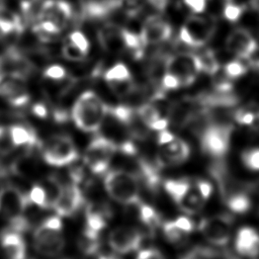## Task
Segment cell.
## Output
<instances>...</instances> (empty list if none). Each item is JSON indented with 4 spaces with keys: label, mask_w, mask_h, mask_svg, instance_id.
I'll list each match as a JSON object with an SVG mask.
<instances>
[{
    "label": "cell",
    "mask_w": 259,
    "mask_h": 259,
    "mask_svg": "<svg viewBox=\"0 0 259 259\" xmlns=\"http://www.w3.org/2000/svg\"><path fill=\"white\" fill-rule=\"evenodd\" d=\"M108 105L93 91L83 92L75 101L71 116L77 127L86 133L97 132L107 116Z\"/></svg>",
    "instance_id": "1"
},
{
    "label": "cell",
    "mask_w": 259,
    "mask_h": 259,
    "mask_svg": "<svg viewBox=\"0 0 259 259\" xmlns=\"http://www.w3.org/2000/svg\"><path fill=\"white\" fill-rule=\"evenodd\" d=\"M104 188L115 201L132 205L139 204L140 182L136 175L124 170H111L104 177Z\"/></svg>",
    "instance_id": "2"
},
{
    "label": "cell",
    "mask_w": 259,
    "mask_h": 259,
    "mask_svg": "<svg viewBox=\"0 0 259 259\" xmlns=\"http://www.w3.org/2000/svg\"><path fill=\"white\" fill-rule=\"evenodd\" d=\"M233 127L230 123L207 120L200 134L202 151L212 158H223L229 151Z\"/></svg>",
    "instance_id": "3"
},
{
    "label": "cell",
    "mask_w": 259,
    "mask_h": 259,
    "mask_svg": "<svg viewBox=\"0 0 259 259\" xmlns=\"http://www.w3.org/2000/svg\"><path fill=\"white\" fill-rule=\"evenodd\" d=\"M164 188L178 207L187 214L197 213L205 203L195 184L187 179L166 180Z\"/></svg>",
    "instance_id": "4"
},
{
    "label": "cell",
    "mask_w": 259,
    "mask_h": 259,
    "mask_svg": "<svg viewBox=\"0 0 259 259\" xmlns=\"http://www.w3.org/2000/svg\"><path fill=\"white\" fill-rule=\"evenodd\" d=\"M118 151V145L104 136L95 137L87 146L84 154V163L96 175L107 171L111 158Z\"/></svg>",
    "instance_id": "5"
},
{
    "label": "cell",
    "mask_w": 259,
    "mask_h": 259,
    "mask_svg": "<svg viewBox=\"0 0 259 259\" xmlns=\"http://www.w3.org/2000/svg\"><path fill=\"white\" fill-rule=\"evenodd\" d=\"M201 72L198 56L192 53H179L168 57L164 62V73L172 75L180 87L191 85Z\"/></svg>",
    "instance_id": "6"
},
{
    "label": "cell",
    "mask_w": 259,
    "mask_h": 259,
    "mask_svg": "<svg viewBox=\"0 0 259 259\" xmlns=\"http://www.w3.org/2000/svg\"><path fill=\"white\" fill-rule=\"evenodd\" d=\"M41 155L45 162L54 167L70 165L79 157L75 143L66 135H58L48 140L42 147Z\"/></svg>",
    "instance_id": "7"
},
{
    "label": "cell",
    "mask_w": 259,
    "mask_h": 259,
    "mask_svg": "<svg viewBox=\"0 0 259 259\" xmlns=\"http://www.w3.org/2000/svg\"><path fill=\"white\" fill-rule=\"evenodd\" d=\"M214 22L200 16H190L186 19L179 31L180 40L189 47L204 46L214 33Z\"/></svg>",
    "instance_id": "8"
},
{
    "label": "cell",
    "mask_w": 259,
    "mask_h": 259,
    "mask_svg": "<svg viewBox=\"0 0 259 259\" xmlns=\"http://www.w3.org/2000/svg\"><path fill=\"white\" fill-rule=\"evenodd\" d=\"M233 221L229 215H213L202 219L198 230L203 238L215 246H225L232 236Z\"/></svg>",
    "instance_id": "9"
},
{
    "label": "cell",
    "mask_w": 259,
    "mask_h": 259,
    "mask_svg": "<svg viewBox=\"0 0 259 259\" xmlns=\"http://www.w3.org/2000/svg\"><path fill=\"white\" fill-rule=\"evenodd\" d=\"M30 203L28 194L16 186L5 185L0 188V215L9 222L24 215V211Z\"/></svg>",
    "instance_id": "10"
},
{
    "label": "cell",
    "mask_w": 259,
    "mask_h": 259,
    "mask_svg": "<svg viewBox=\"0 0 259 259\" xmlns=\"http://www.w3.org/2000/svg\"><path fill=\"white\" fill-rule=\"evenodd\" d=\"M0 96L15 107L27 104L29 102V92L25 78L0 72Z\"/></svg>",
    "instance_id": "11"
},
{
    "label": "cell",
    "mask_w": 259,
    "mask_h": 259,
    "mask_svg": "<svg viewBox=\"0 0 259 259\" xmlns=\"http://www.w3.org/2000/svg\"><path fill=\"white\" fill-rule=\"evenodd\" d=\"M190 156V147L182 139L174 137L170 142L161 145L157 153V166L158 168L171 167L182 164Z\"/></svg>",
    "instance_id": "12"
},
{
    "label": "cell",
    "mask_w": 259,
    "mask_h": 259,
    "mask_svg": "<svg viewBox=\"0 0 259 259\" xmlns=\"http://www.w3.org/2000/svg\"><path fill=\"white\" fill-rule=\"evenodd\" d=\"M73 14L71 5L65 0H45L35 21L45 20L53 23L60 31L68 24ZM34 21V22H35Z\"/></svg>",
    "instance_id": "13"
},
{
    "label": "cell",
    "mask_w": 259,
    "mask_h": 259,
    "mask_svg": "<svg viewBox=\"0 0 259 259\" xmlns=\"http://www.w3.org/2000/svg\"><path fill=\"white\" fill-rule=\"evenodd\" d=\"M143 236L140 231L131 227H118L113 229L108 236V244L115 252L127 254L140 248Z\"/></svg>",
    "instance_id": "14"
},
{
    "label": "cell",
    "mask_w": 259,
    "mask_h": 259,
    "mask_svg": "<svg viewBox=\"0 0 259 259\" xmlns=\"http://www.w3.org/2000/svg\"><path fill=\"white\" fill-rule=\"evenodd\" d=\"M227 50L241 59H249L257 50L258 44L254 36L245 28L232 30L226 39Z\"/></svg>",
    "instance_id": "15"
},
{
    "label": "cell",
    "mask_w": 259,
    "mask_h": 259,
    "mask_svg": "<svg viewBox=\"0 0 259 259\" xmlns=\"http://www.w3.org/2000/svg\"><path fill=\"white\" fill-rule=\"evenodd\" d=\"M84 196L78 184L70 183L64 186L61 196L56 202L54 209L59 217H72L83 205Z\"/></svg>",
    "instance_id": "16"
},
{
    "label": "cell",
    "mask_w": 259,
    "mask_h": 259,
    "mask_svg": "<svg viewBox=\"0 0 259 259\" xmlns=\"http://www.w3.org/2000/svg\"><path fill=\"white\" fill-rule=\"evenodd\" d=\"M140 35L145 46L158 45L170 38L172 27L164 19L158 16H150L145 20Z\"/></svg>",
    "instance_id": "17"
},
{
    "label": "cell",
    "mask_w": 259,
    "mask_h": 259,
    "mask_svg": "<svg viewBox=\"0 0 259 259\" xmlns=\"http://www.w3.org/2000/svg\"><path fill=\"white\" fill-rule=\"evenodd\" d=\"M236 251L245 257L259 255V233L251 227L241 228L235 238Z\"/></svg>",
    "instance_id": "18"
},
{
    "label": "cell",
    "mask_w": 259,
    "mask_h": 259,
    "mask_svg": "<svg viewBox=\"0 0 259 259\" xmlns=\"http://www.w3.org/2000/svg\"><path fill=\"white\" fill-rule=\"evenodd\" d=\"M65 244L62 233L32 235L33 249L42 256L53 257L59 255L64 250Z\"/></svg>",
    "instance_id": "19"
},
{
    "label": "cell",
    "mask_w": 259,
    "mask_h": 259,
    "mask_svg": "<svg viewBox=\"0 0 259 259\" xmlns=\"http://www.w3.org/2000/svg\"><path fill=\"white\" fill-rule=\"evenodd\" d=\"M0 245L5 259H25L26 245L20 233L5 231L0 236Z\"/></svg>",
    "instance_id": "20"
},
{
    "label": "cell",
    "mask_w": 259,
    "mask_h": 259,
    "mask_svg": "<svg viewBox=\"0 0 259 259\" xmlns=\"http://www.w3.org/2000/svg\"><path fill=\"white\" fill-rule=\"evenodd\" d=\"M100 46L109 53H119L126 49L123 38V28L115 24H106L98 31Z\"/></svg>",
    "instance_id": "21"
},
{
    "label": "cell",
    "mask_w": 259,
    "mask_h": 259,
    "mask_svg": "<svg viewBox=\"0 0 259 259\" xmlns=\"http://www.w3.org/2000/svg\"><path fill=\"white\" fill-rule=\"evenodd\" d=\"M137 113L149 130L160 132L166 130L169 124L168 118L162 116L158 107L153 103H144L139 106Z\"/></svg>",
    "instance_id": "22"
},
{
    "label": "cell",
    "mask_w": 259,
    "mask_h": 259,
    "mask_svg": "<svg viewBox=\"0 0 259 259\" xmlns=\"http://www.w3.org/2000/svg\"><path fill=\"white\" fill-rule=\"evenodd\" d=\"M86 227L100 233L107 224L110 215L109 209L99 203H90L86 208Z\"/></svg>",
    "instance_id": "23"
},
{
    "label": "cell",
    "mask_w": 259,
    "mask_h": 259,
    "mask_svg": "<svg viewBox=\"0 0 259 259\" xmlns=\"http://www.w3.org/2000/svg\"><path fill=\"white\" fill-rule=\"evenodd\" d=\"M9 128L15 147L25 146L27 148H33L40 146V142L31 127L22 124H14L9 126Z\"/></svg>",
    "instance_id": "24"
},
{
    "label": "cell",
    "mask_w": 259,
    "mask_h": 259,
    "mask_svg": "<svg viewBox=\"0 0 259 259\" xmlns=\"http://www.w3.org/2000/svg\"><path fill=\"white\" fill-rule=\"evenodd\" d=\"M139 175L142 178V181L152 191H156L160 185V175L158 166H154L146 160H139L138 162Z\"/></svg>",
    "instance_id": "25"
},
{
    "label": "cell",
    "mask_w": 259,
    "mask_h": 259,
    "mask_svg": "<svg viewBox=\"0 0 259 259\" xmlns=\"http://www.w3.org/2000/svg\"><path fill=\"white\" fill-rule=\"evenodd\" d=\"M79 246H80V249L86 255L95 254L100 247L99 233L95 232L85 226V228L82 232V236L79 241Z\"/></svg>",
    "instance_id": "26"
},
{
    "label": "cell",
    "mask_w": 259,
    "mask_h": 259,
    "mask_svg": "<svg viewBox=\"0 0 259 259\" xmlns=\"http://www.w3.org/2000/svg\"><path fill=\"white\" fill-rule=\"evenodd\" d=\"M46 195H47V204L48 209L54 208L56 202L58 201L59 197L62 194L64 186L60 183L58 178L56 176H49L42 185Z\"/></svg>",
    "instance_id": "27"
},
{
    "label": "cell",
    "mask_w": 259,
    "mask_h": 259,
    "mask_svg": "<svg viewBox=\"0 0 259 259\" xmlns=\"http://www.w3.org/2000/svg\"><path fill=\"white\" fill-rule=\"evenodd\" d=\"M229 209L234 213H245L251 208L250 197L243 192H237L230 195L226 201Z\"/></svg>",
    "instance_id": "28"
},
{
    "label": "cell",
    "mask_w": 259,
    "mask_h": 259,
    "mask_svg": "<svg viewBox=\"0 0 259 259\" xmlns=\"http://www.w3.org/2000/svg\"><path fill=\"white\" fill-rule=\"evenodd\" d=\"M198 60L201 72L209 75H214L220 69V63L215 54L211 50H205L201 54H198Z\"/></svg>",
    "instance_id": "29"
},
{
    "label": "cell",
    "mask_w": 259,
    "mask_h": 259,
    "mask_svg": "<svg viewBox=\"0 0 259 259\" xmlns=\"http://www.w3.org/2000/svg\"><path fill=\"white\" fill-rule=\"evenodd\" d=\"M130 79H133L132 74L128 68L122 63L113 65L104 73V80L106 81V83L125 81Z\"/></svg>",
    "instance_id": "30"
},
{
    "label": "cell",
    "mask_w": 259,
    "mask_h": 259,
    "mask_svg": "<svg viewBox=\"0 0 259 259\" xmlns=\"http://www.w3.org/2000/svg\"><path fill=\"white\" fill-rule=\"evenodd\" d=\"M139 213L141 222L150 229H155L160 225V215L153 206L149 204H142L140 206Z\"/></svg>",
    "instance_id": "31"
},
{
    "label": "cell",
    "mask_w": 259,
    "mask_h": 259,
    "mask_svg": "<svg viewBox=\"0 0 259 259\" xmlns=\"http://www.w3.org/2000/svg\"><path fill=\"white\" fill-rule=\"evenodd\" d=\"M163 233L165 238L172 244H181L184 242L186 238V233H184L182 230H180L174 222H166L162 226Z\"/></svg>",
    "instance_id": "32"
},
{
    "label": "cell",
    "mask_w": 259,
    "mask_h": 259,
    "mask_svg": "<svg viewBox=\"0 0 259 259\" xmlns=\"http://www.w3.org/2000/svg\"><path fill=\"white\" fill-rule=\"evenodd\" d=\"M241 161L246 169L259 172V147L244 150L241 154Z\"/></svg>",
    "instance_id": "33"
},
{
    "label": "cell",
    "mask_w": 259,
    "mask_h": 259,
    "mask_svg": "<svg viewBox=\"0 0 259 259\" xmlns=\"http://www.w3.org/2000/svg\"><path fill=\"white\" fill-rule=\"evenodd\" d=\"M258 118L259 115L256 113V111L248 107L239 108L234 112V119L241 125H253Z\"/></svg>",
    "instance_id": "34"
},
{
    "label": "cell",
    "mask_w": 259,
    "mask_h": 259,
    "mask_svg": "<svg viewBox=\"0 0 259 259\" xmlns=\"http://www.w3.org/2000/svg\"><path fill=\"white\" fill-rule=\"evenodd\" d=\"M15 145L13 143L9 126L0 125V155H8L13 151Z\"/></svg>",
    "instance_id": "35"
},
{
    "label": "cell",
    "mask_w": 259,
    "mask_h": 259,
    "mask_svg": "<svg viewBox=\"0 0 259 259\" xmlns=\"http://www.w3.org/2000/svg\"><path fill=\"white\" fill-rule=\"evenodd\" d=\"M225 76L229 79H238L245 75L248 67L240 61H230L225 66Z\"/></svg>",
    "instance_id": "36"
},
{
    "label": "cell",
    "mask_w": 259,
    "mask_h": 259,
    "mask_svg": "<svg viewBox=\"0 0 259 259\" xmlns=\"http://www.w3.org/2000/svg\"><path fill=\"white\" fill-rule=\"evenodd\" d=\"M244 11V5L235 3L233 1H228L224 8V17L230 22H237L242 17Z\"/></svg>",
    "instance_id": "37"
},
{
    "label": "cell",
    "mask_w": 259,
    "mask_h": 259,
    "mask_svg": "<svg viewBox=\"0 0 259 259\" xmlns=\"http://www.w3.org/2000/svg\"><path fill=\"white\" fill-rule=\"evenodd\" d=\"M62 55L69 61L80 62L85 59L87 54L82 52L78 47L68 40V42H66L62 48Z\"/></svg>",
    "instance_id": "38"
},
{
    "label": "cell",
    "mask_w": 259,
    "mask_h": 259,
    "mask_svg": "<svg viewBox=\"0 0 259 259\" xmlns=\"http://www.w3.org/2000/svg\"><path fill=\"white\" fill-rule=\"evenodd\" d=\"M28 197L31 203L36 204L40 208L48 209L47 195L42 185H33L29 191Z\"/></svg>",
    "instance_id": "39"
},
{
    "label": "cell",
    "mask_w": 259,
    "mask_h": 259,
    "mask_svg": "<svg viewBox=\"0 0 259 259\" xmlns=\"http://www.w3.org/2000/svg\"><path fill=\"white\" fill-rule=\"evenodd\" d=\"M44 77L51 81H63L67 79L68 72L61 65H51L45 69Z\"/></svg>",
    "instance_id": "40"
},
{
    "label": "cell",
    "mask_w": 259,
    "mask_h": 259,
    "mask_svg": "<svg viewBox=\"0 0 259 259\" xmlns=\"http://www.w3.org/2000/svg\"><path fill=\"white\" fill-rule=\"evenodd\" d=\"M68 40L71 41L72 44H74L76 47H78L85 54H87L90 49L89 40L81 31H78V30L72 31L70 33V35L68 36Z\"/></svg>",
    "instance_id": "41"
},
{
    "label": "cell",
    "mask_w": 259,
    "mask_h": 259,
    "mask_svg": "<svg viewBox=\"0 0 259 259\" xmlns=\"http://www.w3.org/2000/svg\"><path fill=\"white\" fill-rule=\"evenodd\" d=\"M195 186L200 194V196L203 198V200H207L210 195L212 194V185L211 183H209L208 181L206 180H198L196 183H195Z\"/></svg>",
    "instance_id": "42"
},
{
    "label": "cell",
    "mask_w": 259,
    "mask_h": 259,
    "mask_svg": "<svg viewBox=\"0 0 259 259\" xmlns=\"http://www.w3.org/2000/svg\"><path fill=\"white\" fill-rule=\"evenodd\" d=\"M208 0H183L184 4L191 10V12L198 14L205 10Z\"/></svg>",
    "instance_id": "43"
},
{
    "label": "cell",
    "mask_w": 259,
    "mask_h": 259,
    "mask_svg": "<svg viewBox=\"0 0 259 259\" xmlns=\"http://www.w3.org/2000/svg\"><path fill=\"white\" fill-rule=\"evenodd\" d=\"M174 224L180 229L182 230L184 233L186 234H189L193 231L194 229V224L193 222L188 218V217H184V215H181V217H178L175 221H173Z\"/></svg>",
    "instance_id": "44"
},
{
    "label": "cell",
    "mask_w": 259,
    "mask_h": 259,
    "mask_svg": "<svg viewBox=\"0 0 259 259\" xmlns=\"http://www.w3.org/2000/svg\"><path fill=\"white\" fill-rule=\"evenodd\" d=\"M137 259H165V257L159 250L149 248L141 250L137 255Z\"/></svg>",
    "instance_id": "45"
},
{
    "label": "cell",
    "mask_w": 259,
    "mask_h": 259,
    "mask_svg": "<svg viewBox=\"0 0 259 259\" xmlns=\"http://www.w3.org/2000/svg\"><path fill=\"white\" fill-rule=\"evenodd\" d=\"M70 177L75 184H79L84 179V170L82 167H73L70 170Z\"/></svg>",
    "instance_id": "46"
},
{
    "label": "cell",
    "mask_w": 259,
    "mask_h": 259,
    "mask_svg": "<svg viewBox=\"0 0 259 259\" xmlns=\"http://www.w3.org/2000/svg\"><path fill=\"white\" fill-rule=\"evenodd\" d=\"M118 150L125 154V155H130V156H134L137 154V148L136 146L132 143V142H122L121 144L118 145Z\"/></svg>",
    "instance_id": "47"
},
{
    "label": "cell",
    "mask_w": 259,
    "mask_h": 259,
    "mask_svg": "<svg viewBox=\"0 0 259 259\" xmlns=\"http://www.w3.org/2000/svg\"><path fill=\"white\" fill-rule=\"evenodd\" d=\"M32 113L40 118H46L48 115V109L44 103H34L31 107Z\"/></svg>",
    "instance_id": "48"
},
{
    "label": "cell",
    "mask_w": 259,
    "mask_h": 259,
    "mask_svg": "<svg viewBox=\"0 0 259 259\" xmlns=\"http://www.w3.org/2000/svg\"><path fill=\"white\" fill-rule=\"evenodd\" d=\"M174 137H175V136H174L172 133L168 132L167 130L160 131L159 136H158V144H159V146L164 145V144L170 142L171 140L174 139Z\"/></svg>",
    "instance_id": "49"
},
{
    "label": "cell",
    "mask_w": 259,
    "mask_h": 259,
    "mask_svg": "<svg viewBox=\"0 0 259 259\" xmlns=\"http://www.w3.org/2000/svg\"><path fill=\"white\" fill-rule=\"evenodd\" d=\"M249 70L254 81L259 83V60H253L249 64Z\"/></svg>",
    "instance_id": "50"
},
{
    "label": "cell",
    "mask_w": 259,
    "mask_h": 259,
    "mask_svg": "<svg viewBox=\"0 0 259 259\" xmlns=\"http://www.w3.org/2000/svg\"><path fill=\"white\" fill-rule=\"evenodd\" d=\"M148 2L158 11H164L168 5V0H148Z\"/></svg>",
    "instance_id": "51"
},
{
    "label": "cell",
    "mask_w": 259,
    "mask_h": 259,
    "mask_svg": "<svg viewBox=\"0 0 259 259\" xmlns=\"http://www.w3.org/2000/svg\"><path fill=\"white\" fill-rule=\"evenodd\" d=\"M98 259H118L114 256H109V255H103V256H100Z\"/></svg>",
    "instance_id": "52"
},
{
    "label": "cell",
    "mask_w": 259,
    "mask_h": 259,
    "mask_svg": "<svg viewBox=\"0 0 259 259\" xmlns=\"http://www.w3.org/2000/svg\"><path fill=\"white\" fill-rule=\"evenodd\" d=\"M227 1H233V0H227Z\"/></svg>",
    "instance_id": "53"
}]
</instances>
